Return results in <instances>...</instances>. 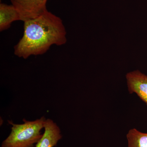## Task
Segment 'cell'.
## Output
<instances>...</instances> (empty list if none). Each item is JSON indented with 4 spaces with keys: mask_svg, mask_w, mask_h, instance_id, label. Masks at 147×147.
<instances>
[{
    "mask_svg": "<svg viewBox=\"0 0 147 147\" xmlns=\"http://www.w3.org/2000/svg\"><path fill=\"white\" fill-rule=\"evenodd\" d=\"M47 0H11L18 11L21 21L25 22L38 17L45 11Z\"/></svg>",
    "mask_w": 147,
    "mask_h": 147,
    "instance_id": "3957f363",
    "label": "cell"
},
{
    "mask_svg": "<svg viewBox=\"0 0 147 147\" xmlns=\"http://www.w3.org/2000/svg\"><path fill=\"white\" fill-rule=\"evenodd\" d=\"M23 37L14 47V54L26 59L31 55H41L52 45L67 42L66 32L59 17L47 10L34 19L24 22Z\"/></svg>",
    "mask_w": 147,
    "mask_h": 147,
    "instance_id": "6da1fadb",
    "label": "cell"
},
{
    "mask_svg": "<svg viewBox=\"0 0 147 147\" xmlns=\"http://www.w3.org/2000/svg\"><path fill=\"white\" fill-rule=\"evenodd\" d=\"M127 84L129 93H135L147 105V75L139 70L127 73Z\"/></svg>",
    "mask_w": 147,
    "mask_h": 147,
    "instance_id": "277c9868",
    "label": "cell"
},
{
    "mask_svg": "<svg viewBox=\"0 0 147 147\" xmlns=\"http://www.w3.org/2000/svg\"><path fill=\"white\" fill-rule=\"evenodd\" d=\"M21 20L18 11L12 5L0 4V30L2 31L10 27L13 21Z\"/></svg>",
    "mask_w": 147,
    "mask_h": 147,
    "instance_id": "8992f818",
    "label": "cell"
},
{
    "mask_svg": "<svg viewBox=\"0 0 147 147\" xmlns=\"http://www.w3.org/2000/svg\"></svg>",
    "mask_w": 147,
    "mask_h": 147,
    "instance_id": "ba28073f",
    "label": "cell"
},
{
    "mask_svg": "<svg viewBox=\"0 0 147 147\" xmlns=\"http://www.w3.org/2000/svg\"><path fill=\"white\" fill-rule=\"evenodd\" d=\"M126 137L128 147H147V133L132 128L128 131Z\"/></svg>",
    "mask_w": 147,
    "mask_h": 147,
    "instance_id": "52a82bcc",
    "label": "cell"
},
{
    "mask_svg": "<svg viewBox=\"0 0 147 147\" xmlns=\"http://www.w3.org/2000/svg\"><path fill=\"white\" fill-rule=\"evenodd\" d=\"M44 128V133L36 144V147L55 146L62 137L59 127L52 120L47 119L45 121Z\"/></svg>",
    "mask_w": 147,
    "mask_h": 147,
    "instance_id": "5b68a950",
    "label": "cell"
},
{
    "mask_svg": "<svg viewBox=\"0 0 147 147\" xmlns=\"http://www.w3.org/2000/svg\"><path fill=\"white\" fill-rule=\"evenodd\" d=\"M21 124L8 123L12 125L9 136L2 142L1 147H34L42 136L41 131L44 128L45 117L34 121L24 120Z\"/></svg>",
    "mask_w": 147,
    "mask_h": 147,
    "instance_id": "7a4b0ae2",
    "label": "cell"
}]
</instances>
